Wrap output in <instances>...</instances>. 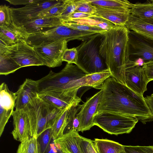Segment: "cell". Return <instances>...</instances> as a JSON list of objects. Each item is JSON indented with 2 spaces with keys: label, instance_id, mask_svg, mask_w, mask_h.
Segmentation results:
<instances>
[{
  "label": "cell",
  "instance_id": "obj_1",
  "mask_svg": "<svg viewBox=\"0 0 153 153\" xmlns=\"http://www.w3.org/2000/svg\"><path fill=\"white\" fill-rule=\"evenodd\" d=\"M101 90L102 96L96 114L108 112L124 114L134 117L144 124L153 120L143 96L125 85L110 77L103 82Z\"/></svg>",
  "mask_w": 153,
  "mask_h": 153
},
{
  "label": "cell",
  "instance_id": "obj_2",
  "mask_svg": "<svg viewBox=\"0 0 153 153\" xmlns=\"http://www.w3.org/2000/svg\"><path fill=\"white\" fill-rule=\"evenodd\" d=\"M128 31L125 26L115 25L101 33L100 40V53L111 76L124 85Z\"/></svg>",
  "mask_w": 153,
  "mask_h": 153
},
{
  "label": "cell",
  "instance_id": "obj_3",
  "mask_svg": "<svg viewBox=\"0 0 153 153\" xmlns=\"http://www.w3.org/2000/svg\"><path fill=\"white\" fill-rule=\"evenodd\" d=\"M86 75L76 65L67 63L59 72L56 73L51 71L48 74L37 80L39 94L53 95L61 91L71 81Z\"/></svg>",
  "mask_w": 153,
  "mask_h": 153
},
{
  "label": "cell",
  "instance_id": "obj_4",
  "mask_svg": "<svg viewBox=\"0 0 153 153\" xmlns=\"http://www.w3.org/2000/svg\"><path fill=\"white\" fill-rule=\"evenodd\" d=\"M98 37L82 41L76 48L78 55L76 65L86 74L99 73L108 69L100 53V41L98 43L97 40Z\"/></svg>",
  "mask_w": 153,
  "mask_h": 153
},
{
  "label": "cell",
  "instance_id": "obj_5",
  "mask_svg": "<svg viewBox=\"0 0 153 153\" xmlns=\"http://www.w3.org/2000/svg\"><path fill=\"white\" fill-rule=\"evenodd\" d=\"M138 121L133 117L117 113L102 112L96 114L93 123L105 132L118 135L130 133Z\"/></svg>",
  "mask_w": 153,
  "mask_h": 153
},
{
  "label": "cell",
  "instance_id": "obj_6",
  "mask_svg": "<svg viewBox=\"0 0 153 153\" xmlns=\"http://www.w3.org/2000/svg\"><path fill=\"white\" fill-rule=\"evenodd\" d=\"M152 61L153 39L129 30L126 62L142 66L143 63Z\"/></svg>",
  "mask_w": 153,
  "mask_h": 153
},
{
  "label": "cell",
  "instance_id": "obj_7",
  "mask_svg": "<svg viewBox=\"0 0 153 153\" xmlns=\"http://www.w3.org/2000/svg\"><path fill=\"white\" fill-rule=\"evenodd\" d=\"M61 0H41L19 8L10 7L12 23L21 27L35 19L44 10L59 3Z\"/></svg>",
  "mask_w": 153,
  "mask_h": 153
},
{
  "label": "cell",
  "instance_id": "obj_8",
  "mask_svg": "<svg viewBox=\"0 0 153 153\" xmlns=\"http://www.w3.org/2000/svg\"><path fill=\"white\" fill-rule=\"evenodd\" d=\"M30 121L31 137L37 138L47 129V119L45 101L38 96L23 109Z\"/></svg>",
  "mask_w": 153,
  "mask_h": 153
},
{
  "label": "cell",
  "instance_id": "obj_9",
  "mask_svg": "<svg viewBox=\"0 0 153 153\" xmlns=\"http://www.w3.org/2000/svg\"><path fill=\"white\" fill-rule=\"evenodd\" d=\"M68 42L60 40L34 48L44 65L50 68L60 66L62 65V57L67 48Z\"/></svg>",
  "mask_w": 153,
  "mask_h": 153
},
{
  "label": "cell",
  "instance_id": "obj_10",
  "mask_svg": "<svg viewBox=\"0 0 153 153\" xmlns=\"http://www.w3.org/2000/svg\"><path fill=\"white\" fill-rule=\"evenodd\" d=\"M10 55L22 68L31 66L44 65L34 47L25 42H21L9 46L1 54Z\"/></svg>",
  "mask_w": 153,
  "mask_h": 153
},
{
  "label": "cell",
  "instance_id": "obj_11",
  "mask_svg": "<svg viewBox=\"0 0 153 153\" xmlns=\"http://www.w3.org/2000/svg\"><path fill=\"white\" fill-rule=\"evenodd\" d=\"M125 85L132 91L143 96L149 82L142 66L126 62L125 70Z\"/></svg>",
  "mask_w": 153,
  "mask_h": 153
},
{
  "label": "cell",
  "instance_id": "obj_12",
  "mask_svg": "<svg viewBox=\"0 0 153 153\" xmlns=\"http://www.w3.org/2000/svg\"><path fill=\"white\" fill-rule=\"evenodd\" d=\"M102 93L100 90L88 99L83 105H80V110L77 114L80 121L78 132L89 130L94 126V117L101 98Z\"/></svg>",
  "mask_w": 153,
  "mask_h": 153
},
{
  "label": "cell",
  "instance_id": "obj_13",
  "mask_svg": "<svg viewBox=\"0 0 153 153\" xmlns=\"http://www.w3.org/2000/svg\"><path fill=\"white\" fill-rule=\"evenodd\" d=\"M16 100V93L10 91L5 82L2 83L0 86V137L14 111Z\"/></svg>",
  "mask_w": 153,
  "mask_h": 153
},
{
  "label": "cell",
  "instance_id": "obj_14",
  "mask_svg": "<svg viewBox=\"0 0 153 153\" xmlns=\"http://www.w3.org/2000/svg\"><path fill=\"white\" fill-rule=\"evenodd\" d=\"M15 110L24 109L39 93L37 80L27 78L16 92Z\"/></svg>",
  "mask_w": 153,
  "mask_h": 153
},
{
  "label": "cell",
  "instance_id": "obj_15",
  "mask_svg": "<svg viewBox=\"0 0 153 153\" xmlns=\"http://www.w3.org/2000/svg\"><path fill=\"white\" fill-rule=\"evenodd\" d=\"M12 116L14 128L11 134L14 139L22 142L31 137V127L27 115L23 109L15 110Z\"/></svg>",
  "mask_w": 153,
  "mask_h": 153
},
{
  "label": "cell",
  "instance_id": "obj_16",
  "mask_svg": "<svg viewBox=\"0 0 153 153\" xmlns=\"http://www.w3.org/2000/svg\"><path fill=\"white\" fill-rule=\"evenodd\" d=\"M111 76V74L108 69L99 73L86 74L80 78L71 81L65 86L61 91L63 90L74 87L91 86L101 89L103 82Z\"/></svg>",
  "mask_w": 153,
  "mask_h": 153
},
{
  "label": "cell",
  "instance_id": "obj_17",
  "mask_svg": "<svg viewBox=\"0 0 153 153\" xmlns=\"http://www.w3.org/2000/svg\"><path fill=\"white\" fill-rule=\"evenodd\" d=\"M30 35L23 26H17L13 23L0 26V40L8 46L21 42H26Z\"/></svg>",
  "mask_w": 153,
  "mask_h": 153
},
{
  "label": "cell",
  "instance_id": "obj_18",
  "mask_svg": "<svg viewBox=\"0 0 153 153\" xmlns=\"http://www.w3.org/2000/svg\"><path fill=\"white\" fill-rule=\"evenodd\" d=\"M81 140V136L76 131L64 134L53 141L58 149L65 153H82Z\"/></svg>",
  "mask_w": 153,
  "mask_h": 153
},
{
  "label": "cell",
  "instance_id": "obj_19",
  "mask_svg": "<svg viewBox=\"0 0 153 153\" xmlns=\"http://www.w3.org/2000/svg\"><path fill=\"white\" fill-rule=\"evenodd\" d=\"M95 6L96 10V14L108 21L115 25L125 26L131 13V9H112Z\"/></svg>",
  "mask_w": 153,
  "mask_h": 153
},
{
  "label": "cell",
  "instance_id": "obj_20",
  "mask_svg": "<svg viewBox=\"0 0 153 153\" xmlns=\"http://www.w3.org/2000/svg\"><path fill=\"white\" fill-rule=\"evenodd\" d=\"M129 30L153 39V19H143L131 13L125 25Z\"/></svg>",
  "mask_w": 153,
  "mask_h": 153
},
{
  "label": "cell",
  "instance_id": "obj_21",
  "mask_svg": "<svg viewBox=\"0 0 153 153\" xmlns=\"http://www.w3.org/2000/svg\"><path fill=\"white\" fill-rule=\"evenodd\" d=\"M61 25L59 17L41 18L27 22L22 26L30 34L44 32Z\"/></svg>",
  "mask_w": 153,
  "mask_h": 153
},
{
  "label": "cell",
  "instance_id": "obj_22",
  "mask_svg": "<svg viewBox=\"0 0 153 153\" xmlns=\"http://www.w3.org/2000/svg\"><path fill=\"white\" fill-rule=\"evenodd\" d=\"M60 20L77 24L97 27L102 28L106 31L111 30L115 25L111 22L96 14L92 16L82 19Z\"/></svg>",
  "mask_w": 153,
  "mask_h": 153
},
{
  "label": "cell",
  "instance_id": "obj_23",
  "mask_svg": "<svg viewBox=\"0 0 153 153\" xmlns=\"http://www.w3.org/2000/svg\"><path fill=\"white\" fill-rule=\"evenodd\" d=\"M98 153H120L124 150V146L106 139L96 138L94 140Z\"/></svg>",
  "mask_w": 153,
  "mask_h": 153
},
{
  "label": "cell",
  "instance_id": "obj_24",
  "mask_svg": "<svg viewBox=\"0 0 153 153\" xmlns=\"http://www.w3.org/2000/svg\"><path fill=\"white\" fill-rule=\"evenodd\" d=\"M93 5L116 9H131L133 4L126 0H88Z\"/></svg>",
  "mask_w": 153,
  "mask_h": 153
},
{
  "label": "cell",
  "instance_id": "obj_25",
  "mask_svg": "<svg viewBox=\"0 0 153 153\" xmlns=\"http://www.w3.org/2000/svg\"><path fill=\"white\" fill-rule=\"evenodd\" d=\"M150 2L133 4L131 9V14L143 19H153V0Z\"/></svg>",
  "mask_w": 153,
  "mask_h": 153
},
{
  "label": "cell",
  "instance_id": "obj_26",
  "mask_svg": "<svg viewBox=\"0 0 153 153\" xmlns=\"http://www.w3.org/2000/svg\"><path fill=\"white\" fill-rule=\"evenodd\" d=\"M22 68L9 54H0V74L7 75Z\"/></svg>",
  "mask_w": 153,
  "mask_h": 153
},
{
  "label": "cell",
  "instance_id": "obj_27",
  "mask_svg": "<svg viewBox=\"0 0 153 153\" xmlns=\"http://www.w3.org/2000/svg\"><path fill=\"white\" fill-rule=\"evenodd\" d=\"M77 106L70 107L68 110L67 123L64 131V134L72 132H78L79 124V120L77 116L80 105Z\"/></svg>",
  "mask_w": 153,
  "mask_h": 153
},
{
  "label": "cell",
  "instance_id": "obj_28",
  "mask_svg": "<svg viewBox=\"0 0 153 153\" xmlns=\"http://www.w3.org/2000/svg\"><path fill=\"white\" fill-rule=\"evenodd\" d=\"M69 107L66 108L63 111L51 128L53 131V140L63 134L64 131L67 125L68 112Z\"/></svg>",
  "mask_w": 153,
  "mask_h": 153
},
{
  "label": "cell",
  "instance_id": "obj_29",
  "mask_svg": "<svg viewBox=\"0 0 153 153\" xmlns=\"http://www.w3.org/2000/svg\"><path fill=\"white\" fill-rule=\"evenodd\" d=\"M16 153H39L37 138L31 137L21 142Z\"/></svg>",
  "mask_w": 153,
  "mask_h": 153
},
{
  "label": "cell",
  "instance_id": "obj_30",
  "mask_svg": "<svg viewBox=\"0 0 153 153\" xmlns=\"http://www.w3.org/2000/svg\"><path fill=\"white\" fill-rule=\"evenodd\" d=\"M53 131L52 128H48L44 131L37 138L39 153H47L53 139Z\"/></svg>",
  "mask_w": 153,
  "mask_h": 153
},
{
  "label": "cell",
  "instance_id": "obj_31",
  "mask_svg": "<svg viewBox=\"0 0 153 153\" xmlns=\"http://www.w3.org/2000/svg\"><path fill=\"white\" fill-rule=\"evenodd\" d=\"M65 8L64 0H61L58 3L41 13L36 18L59 17Z\"/></svg>",
  "mask_w": 153,
  "mask_h": 153
},
{
  "label": "cell",
  "instance_id": "obj_32",
  "mask_svg": "<svg viewBox=\"0 0 153 153\" xmlns=\"http://www.w3.org/2000/svg\"><path fill=\"white\" fill-rule=\"evenodd\" d=\"M45 105L46 112L48 122L47 129H48L52 127L65 109H62L59 108L45 101Z\"/></svg>",
  "mask_w": 153,
  "mask_h": 153
},
{
  "label": "cell",
  "instance_id": "obj_33",
  "mask_svg": "<svg viewBox=\"0 0 153 153\" xmlns=\"http://www.w3.org/2000/svg\"><path fill=\"white\" fill-rule=\"evenodd\" d=\"M76 6L75 12L90 14H95L96 10L94 5L88 0H74Z\"/></svg>",
  "mask_w": 153,
  "mask_h": 153
},
{
  "label": "cell",
  "instance_id": "obj_34",
  "mask_svg": "<svg viewBox=\"0 0 153 153\" xmlns=\"http://www.w3.org/2000/svg\"><path fill=\"white\" fill-rule=\"evenodd\" d=\"M61 21V20H60ZM61 25L80 30L101 33L106 31L99 27L61 21Z\"/></svg>",
  "mask_w": 153,
  "mask_h": 153
},
{
  "label": "cell",
  "instance_id": "obj_35",
  "mask_svg": "<svg viewBox=\"0 0 153 153\" xmlns=\"http://www.w3.org/2000/svg\"><path fill=\"white\" fill-rule=\"evenodd\" d=\"M38 96L46 102L61 109H63L71 107L60 99L50 95L39 94Z\"/></svg>",
  "mask_w": 153,
  "mask_h": 153
},
{
  "label": "cell",
  "instance_id": "obj_36",
  "mask_svg": "<svg viewBox=\"0 0 153 153\" xmlns=\"http://www.w3.org/2000/svg\"><path fill=\"white\" fill-rule=\"evenodd\" d=\"M12 23L10 7L6 4L0 6V26H7Z\"/></svg>",
  "mask_w": 153,
  "mask_h": 153
},
{
  "label": "cell",
  "instance_id": "obj_37",
  "mask_svg": "<svg viewBox=\"0 0 153 153\" xmlns=\"http://www.w3.org/2000/svg\"><path fill=\"white\" fill-rule=\"evenodd\" d=\"M78 52L76 48L66 49L62 54V59L67 63L76 64L78 60Z\"/></svg>",
  "mask_w": 153,
  "mask_h": 153
},
{
  "label": "cell",
  "instance_id": "obj_38",
  "mask_svg": "<svg viewBox=\"0 0 153 153\" xmlns=\"http://www.w3.org/2000/svg\"><path fill=\"white\" fill-rule=\"evenodd\" d=\"M126 153H153V146H124Z\"/></svg>",
  "mask_w": 153,
  "mask_h": 153
},
{
  "label": "cell",
  "instance_id": "obj_39",
  "mask_svg": "<svg viewBox=\"0 0 153 153\" xmlns=\"http://www.w3.org/2000/svg\"><path fill=\"white\" fill-rule=\"evenodd\" d=\"M65 4V9L59 18L60 19L66 18L75 12L76 6L74 0H64Z\"/></svg>",
  "mask_w": 153,
  "mask_h": 153
},
{
  "label": "cell",
  "instance_id": "obj_40",
  "mask_svg": "<svg viewBox=\"0 0 153 153\" xmlns=\"http://www.w3.org/2000/svg\"><path fill=\"white\" fill-rule=\"evenodd\" d=\"M142 66L149 82L153 80V61L143 63Z\"/></svg>",
  "mask_w": 153,
  "mask_h": 153
},
{
  "label": "cell",
  "instance_id": "obj_41",
  "mask_svg": "<svg viewBox=\"0 0 153 153\" xmlns=\"http://www.w3.org/2000/svg\"><path fill=\"white\" fill-rule=\"evenodd\" d=\"M95 14H90L80 12H74L68 17L60 20H71L84 18L91 16Z\"/></svg>",
  "mask_w": 153,
  "mask_h": 153
},
{
  "label": "cell",
  "instance_id": "obj_42",
  "mask_svg": "<svg viewBox=\"0 0 153 153\" xmlns=\"http://www.w3.org/2000/svg\"><path fill=\"white\" fill-rule=\"evenodd\" d=\"M13 5H27L39 2L41 0H5Z\"/></svg>",
  "mask_w": 153,
  "mask_h": 153
},
{
  "label": "cell",
  "instance_id": "obj_43",
  "mask_svg": "<svg viewBox=\"0 0 153 153\" xmlns=\"http://www.w3.org/2000/svg\"><path fill=\"white\" fill-rule=\"evenodd\" d=\"M88 153H98L94 141L85 138Z\"/></svg>",
  "mask_w": 153,
  "mask_h": 153
},
{
  "label": "cell",
  "instance_id": "obj_44",
  "mask_svg": "<svg viewBox=\"0 0 153 153\" xmlns=\"http://www.w3.org/2000/svg\"><path fill=\"white\" fill-rule=\"evenodd\" d=\"M146 102L153 116V97L151 96H147L144 97Z\"/></svg>",
  "mask_w": 153,
  "mask_h": 153
},
{
  "label": "cell",
  "instance_id": "obj_45",
  "mask_svg": "<svg viewBox=\"0 0 153 153\" xmlns=\"http://www.w3.org/2000/svg\"><path fill=\"white\" fill-rule=\"evenodd\" d=\"M80 146L82 153H88L87 150L85 137L81 136Z\"/></svg>",
  "mask_w": 153,
  "mask_h": 153
},
{
  "label": "cell",
  "instance_id": "obj_46",
  "mask_svg": "<svg viewBox=\"0 0 153 153\" xmlns=\"http://www.w3.org/2000/svg\"><path fill=\"white\" fill-rule=\"evenodd\" d=\"M56 153H65L63 152L60 149L58 148L57 151Z\"/></svg>",
  "mask_w": 153,
  "mask_h": 153
},
{
  "label": "cell",
  "instance_id": "obj_47",
  "mask_svg": "<svg viewBox=\"0 0 153 153\" xmlns=\"http://www.w3.org/2000/svg\"><path fill=\"white\" fill-rule=\"evenodd\" d=\"M120 153H126L125 152L124 150H123V151H122V152H120Z\"/></svg>",
  "mask_w": 153,
  "mask_h": 153
},
{
  "label": "cell",
  "instance_id": "obj_48",
  "mask_svg": "<svg viewBox=\"0 0 153 153\" xmlns=\"http://www.w3.org/2000/svg\"><path fill=\"white\" fill-rule=\"evenodd\" d=\"M151 96L152 97H153V93L151 94Z\"/></svg>",
  "mask_w": 153,
  "mask_h": 153
},
{
  "label": "cell",
  "instance_id": "obj_49",
  "mask_svg": "<svg viewBox=\"0 0 153 153\" xmlns=\"http://www.w3.org/2000/svg\"></svg>",
  "mask_w": 153,
  "mask_h": 153
}]
</instances>
